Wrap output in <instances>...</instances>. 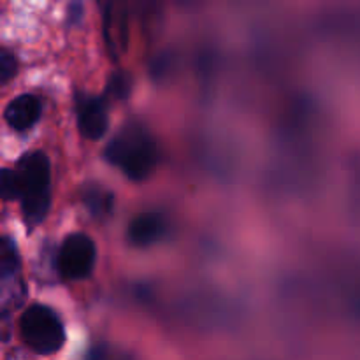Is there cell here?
<instances>
[{"instance_id":"6da1fadb","label":"cell","mask_w":360,"mask_h":360,"mask_svg":"<svg viewBox=\"0 0 360 360\" xmlns=\"http://www.w3.org/2000/svg\"><path fill=\"white\" fill-rule=\"evenodd\" d=\"M104 158L132 181H144L157 165V144L146 127L127 123L108 143Z\"/></svg>"},{"instance_id":"7a4b0ae2","label":"cell","mask_w":360,"mask_h":360,"mask_svg":"<svg viewBox=\"0 0 360 360\" xmlns=\"http://www.w3.org/2000/svg\"><path fill=\"white\" fill-rule=\"evenodd\" d=\"M20 178V202L23 221L35 229L46 220L51 206V164L46 153L32 151L23 155L16 164Z\"/></svg>"},{"instance_id":"3957f363","label":"cell","mask_w":360,"mask_h":360,"mask_svg":"<svg viewBox=\"0 0 360 360\" xmlns=\"http://www.w3.org/2000/svg\"><path fill=\"white\" fill-rule=\"evenodd\" d=\"M20 334L32 352L56 354L65 343V329L60 316L44 304H32L20 319Z\"/></svg>"},{"instance_id":"277c9868","label":"cell","mask_w":360,"mask_h":360,"mask_svg":"<svg viewBox=\"0 0 360 360\" xmlns=\"http://www.w3.org/2000/svg\"><path fill=\"white\" fill-rule=\"evenodd\" d=\"M95 262H97V246L88 234L74 232L67 236L60 245L56 269L65 280H84L91 274Z\"/></svg>"},{"instance_id":"5b68a950","label":"cell","mask_w":360,"mask_h":360,"mask_svg":"<svg viewBox=\"0 0 360 360\" xmlns=\"http://www.w3.org/2000/svg\"><path fill=\"white\" fill-rule=\"evenodd\" d=\"M77 130L88 141H98L109 129V112L105 101L95 95L79 94L76 97Z\"/></svg>"},{"instance_id":"8992f818","label":"cell","mask_w":360,"mask_h":360,"mask_svg":"<svg viewBox=\"0 0 360 360\" xmlns=\"http://www.w3.org/2000/svg\"><path fill=\"white\" fill-rule=\"evenodd\" d=\"M104 39L112 60H120L129 48V14L125 0H108L104 9Z\"/></svg>"},{"instance_id":"52a82bcc","label":"cell","mask_w":360,"mask_h":360,"mask_svg":"<svg viewBox=\"0 0 360 360\" xmlns=\"http://www.w3.org/2000/svg\"><path fill=\"white\" fill-rule=\"evenodd\" d=\"M167 232V220L162 213L157 211H146L132 218L127 229V238L132 246L146 248L160 241Z\"/></svg>"},{"instance_id":"ba28073f","label":"cell","mask_w":360,"mask_h":360,"mask_svg":"<svg viewBox=\"0 0 360 360\" xmlns=\"http://www.w3.org/2000/svg\"><path fill=\"white\" fill-rule=\"evenodd\" d=\"M42 115V105L35 95L21 94L14 97L4 109V120L16 132H27Z\"/></svg>"},{"instance_id":"9c48e42d","label":"cell","mask_w":360,"mask_h":360,"mask_svg":"<svg viewBox=\"0 0 360 360\" xmlns=\"http://www.w3.org/2000/svg\"><path fill=\"white\" fill-rule=\"evenodd\" d=\"M83 202L95 218H105L115 206V195L102 186L90 185L83 192Z\"/></svg>"},{"instance_id":"30bf717a","label":"cell","mask_w":360,"mask_h":360,"mask_svg":"<svg viewBox=\"0 0 360 360\" xmlns=\"http://www.w3.org/2000/svg\"><path fill=\"white\" fill-rule=\"evenodd\" d=\"M20 269V257H18L16 245L11 238L4 236L0 243V274L6 280L9 274H14V271Z\"/></svg>"},{"instance_id":"8fae6325","label":"cell","mask_w":360,"mask_h":360,"mask_svg":"<svg viewBox=\"0 0 360 360\" xmlns=\"http://www.w3.org/2000/svg\"><path fill=\"white\" fill-rule=\"evenodd\" d=\"M20 178L16 174V169H4L0 174V195L4 200L20 199Z\"/></svg>"},{"instance_id":"7c38bea8","label":"cell","mask_w":360,"mask_h":360,"mask_svg":"<svg viewBox=\"0 0 360 360\" xmlns=\"http://www.w3.org/2000/svg\"><path fill=\"white\" fill-rule=\"evenodd\" d=\"M130 91V76L127 72H115L109 79L108 94L115 98L129 97Z\"/></svg>"},{"instance_id":"4fadbf2b","label":"cell","mask_w":360,"mask_h":360,"mask_svg":"<svg viewBox=\"0 0 360 360\" xmlns=\"http://www.w3.org/2000/svg\"><path fill=\"white\" fill-rule=\"evenodd\" d=\"M16 70H18L16 56L11 55L9 51L4 49L2 55H0V81H2L4 84H7L14 77Z\"/></svg>"}]
</instances>
